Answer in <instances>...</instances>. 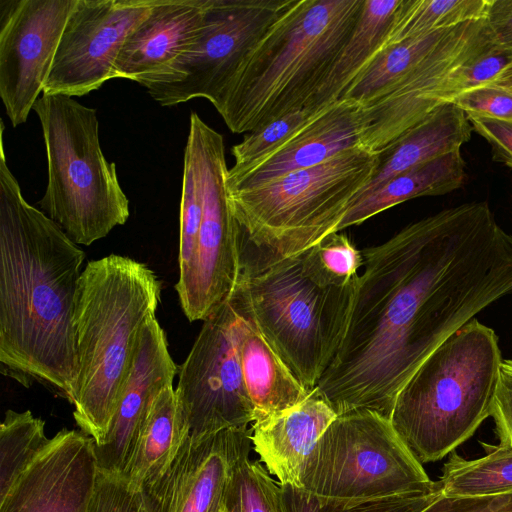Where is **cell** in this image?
I'll return each instance as SVG.
<instances>
[{"label": "cell", "instance_id": "cell-1", "mask_svg": "<svg viewBox=\"0 0 512 512\" xmlns=\"http://www.w3.org/2000/svg\"><path fill=\"white\" fill-rule=\"evenodd\" d=\"M341 346L315 388L338 415L390 420L422 362L482 310L512 294V235L486 202L447 208L362 250Z\"/></svg>", "mask_w": 512, "mask_h": 512}, {"label": "cell", "instance_id": "cell-2", "mask_svg": "<svg viewBox=\"0 0 512 512\" xmlns=\"http://www.w3.org/2000/svg\"><path fill=\"white\" fill-rule=\"evenodd\" d=\"M0 129V364L29 387L71 399L75 298L84 251L29 204L8 167Z\"/></svg>", "mask_w": 512, "mask_h": 512}, {"label": "cell", "instance_id": "cell-3", "mask_svg": "<svg viewBox=\"0 0 512 512\" xmlns=\"http://www.w3.org/2000/svg\"><path fill=\"white\" fill-rule=\"evenodd\" d=\"M161 284L135 259L111 254L83 269L73 313L76 374L70 403L95 446L108 436L143 329L155 317Z\"/></svg>", "mask_w": 512, "mask_h": 512}, {"label": "cell", "instance_id": "cell-4", "mask_svg": "<svg viewBox=\"0 0 512 512\" xmlns=\"http://www.w3.org/2000/svg\"><path fill=\"white\" fill-rule=\"evenodd\" d=\"M365 0H291L212 104L228 129L250 133L308 106L353 32Z\"/></svg>", "mask_w": 512, "mask_h": 512}, {"label": "cell", "instance_id": "cell-5", "mask_svg": "<svg viewBox=\"0 0 512 512\" xmlns=\"http://www.w3.org/2000/svg\"><path fill=\"white\" fill-rule=\"evenodd\" d=\"M382 156L362 145L250 189L228 191L239 226L240 266L301 254L335 233Z\"/></svg>", "mask_w": 512, "mask_h": 512}, {"label": "cell", "instance_id": "cell-6", "mask_svg": "<svg viewBox=\"0 0 512 512\" xmlns=\"http://www.w3.org/2000/svg\"><path fill=\"white\" fill-rule=\"evenodd\" d=\"M502 362L495 331L474 318L406 382L390 421L421 464L444 458L491 417Z\"/></svg>", "mask_w": 512, "mask_h": 512}, {"label": "cell", "instance_id": "cell-7", "mask_svg": "<svg viewBox=\"0 0 512 512\" xmlns=\"http://www.w3.org/2000/svg\"><path fill=\"white\" fill-rule=\"evenodd\" d=\"M357 283L323 285L298 254L262 266L241 265L228 299L312 392L344 339Z\"/></svg>", "mask_w": 512, "mask_h": 512}, {"label": "cell", "instance_id": "cell-8", "mask_svg": "<svg viewBox=\"0 0 512 512\" xmlns=\"http://www.w3.org/2000/svg\"><path fill=\"white\" fill-rule=\"evenodd\" d=\"M46 150L48 181L38 202L77 245H91L129 218L116 165L99 141L94 108L73 97L42 94L35 102Z\"/></svg>", "mask_w": 512, "mask_h": 512}, {"label": "cell", "instance_id": "cell-9", "mask_svg": "<svg viewBox=\"0 0 512 512\" xmlns=\"http://www.w3.org/2000/svg\"><path fill=\"white\" fill-rule=\"evenodd\" d=\"M320 504L361 502L440 488L414 457L391 421L369 410L338 415L300 472L299 487Z\"/></svg>", "mask_w": 512, "mask_h": 512}, {"label": "cell", "instance_id": "cell-10", "mask_svg": "<svg viewBox=\"0 0 512 512\" xmlns=\"http://www.w3.org/2000/svg\"><path fill=\"white\" fill-rule=\"evenodd\" d=\"M291 0H208L195 42L161 72L141 79L161 106L213 104L242 59Z\"/></svg>", "mask_w": 512, "mask_h": 512}, {"label": "cell", "instance_id": "cell-11", "mask_svg": "<svg viewBox=\"0 0 512 512\" xmlns=\"http://www.w3.org/2000/svg\"><path fill=\"white\" fill-rule=\"evenodd\" d=\"M185 148L196 164L202 218L194 276L180 304L189 321H205L228 300L236 285L239 226L228 199L223 136L191 112Z\"/></svg>", "mask_w": 512, "mask_h": 512}, {"label": "cell", "instance_id": "cell-12", "mask_svg": "<svg viewBox=\"0 0 512 512\" xmlns=\"http://www.w3.org/2000/svg\"><path fill=\"white\" fill-rule=\"evenodd\" d=\"M202 328L178 370L181 418L193 440L254 421L238 345L239 314L228 299Z\"/></svg>", "mask_w": 512, "mask_h": 512}, {"label": "cell", "instance_id": "cell-13", "mask_svg": "<svg viewBox=\"0 0 512 512\" xmlns=\"http://www.w3.org/2000/svg\"><path fill=\"white\" fill-rule=\"evenodd\" d=\"M495 43L487 20L462 23L424 61L382 97L363 106L366 127L360 144L380 155L436 108L452 102L458 71Z\"/></svg>", "mask_w": 512, "mask_h": 512}, {"label": "cell", "instance_id": "cell-14", "mask_svg": "<svg viewBox=\"0 0 512 512\" xmlns=\"http://www.w3.org/2000/svg\"><path fill=\"white\" fill-rule=\"evenodd\" d=\"M156 0H78L70 14L42 94L84 96L114 79L130 31Z\"/></svg>", "mask_w": 512, "mask_h": 512}, {"label": "cell", "instance_id": "cell-15", "mask_svg": "<svg viewBox=\"0 0 512 512\" xmlns=\"http://www.w3.org/2000/svg\"><path fill=\"white\" fill-rule=\"evenodd\" d=\"M78 0H0V96L13 127L26 122Z\"/></svg>", "mask_w": 512, "mask_h": 512}, {"label": "cell", "instance_id": "cell-16", "mask_svg": "<svg viewBox=\"0 0 512 512\" xmlns=\"http://www.w3.org/2000/svg\"><path fill=\"white\" fill-rule=\"evenodd\" d=\"M97 472L94 440L64 428L0 499V512H86Z\"/></svg>", "mask_w": 512, "mask_h": 512}, {"label": "cell", "instance_id": "cell-17", "mask_svg": "<svg viewBox=\"0 0 512 512\" xmlns=\"http://www.w3.org/2000/svg\"><path fill=\"white\" fill-rule=\"evenodd\" d=\"M366 127L363 105L330 103L277 150L244 168H229L228 191L250 189L310 168L360 144Z\"/></svg>", "mask_w": 512, "mask_h": 512}, {"label": "cell", "instance_id": "cell-18", "mask_svg": "<svg viewBox=\"0 0 512 512\" xmlns=\"http://www.w3.org/2000/svg\"><path fill=\"white\" fill-rule=\"evenodd\" d=\"M179 368L172 360L166 335L155 317L146 323L123 384L105 443L95 446L98 469L124 474L139 429L156 397L173 386Z\"/></svg>", "mask_w": 512, "mask_h": 512}, {"label": "cell", "instance_id": "cell-19", "mask_svg": "<svg viewBox=\"0 0 512 512\" xmlns=\"http://www.w3.org/2000/svg\"><path fill=\"white\" fill-rule=\"evenodd\" d=\"M231 428L189 436L167 470L142 487L146 512H224Z\"/></svg>", "mask_w": 512, "mask_h": 512}, {"label": "cell", "instance_id": "cell-20", "mask_svg": "<svg viewBox=\"0 0 512 512\" xmlns=\"http://www.w3.org/2000/svg\"><path fill=\"white\" fill-rule=\"evenodd\" d=\"M208 0H156L130 31L120 50L114 78L134 82L164 70L201 33Z\"/></svg>", "mask_w": 512, "mask_h": 512}, {"label": "cell", "instance_id": "cell-21", "mask_svg": "<svg viewBox=\"0 0 512 512\" xmlns=\"http://www.w3.org/2000/svg\"><path fill=\"white\" fill-rule=\"evenodd\" d=\"M336 417L335 411L314 389L298 405L254 421L253 449L279 484L299 487L304 462Z\"/></svg>", "mask_w": 512, "mask_h": 512}, {"label": "cell", "instance_id": "cell-22", "mask_svg": "<svg viewBox=\"0 0 512 512\" xmlns=\"http://www.w3.org/2000/svg\"><path fill=\"white\" fill-rule=\"evenodd\" d=\"M238 345L254 421L290 409L312 393L293 374L256 325L241 314Z\"/></svg>", "mask_w": 512, "mask_h": 512}, {"label": "cell", "instance_id": "cell-23", "mask_svg": "<svg viewBox=\"0 0 512 512\" xmlns=\"http://www.w3.org/2000/svg\"><path fill=\"white\" fill-rule=\"evenodd\" d=\"M472 130L465 112L457 105L449 102L439 106L381 155L376 174L356 202L411 168L460 150L470 140Z\"/></svg>", "mask_w": 512, "mask_h": 512}, {"label": "cell", "instance_id": "cell-24", "mask_svg": "<svg viewBox=\"0 0 512 512\" xmlns=\"http://www.w3.org/2000/svg\"><path fill=\"white\" fill-rule=\"evenodd\" d=\"M466 179L461 150L439 156L392 178L372 193L358 200L346 213L335 233L390 209L423 196L450 193Z\"/></svg>", "mask_w": 512, "mask_h": 512}, {"label": "cell", "instance_id": "cell-25", "mask_svg": "<svg viewBox=\"0 0 512 512\" xmlns=\"http://www.w3.org/2000/svg\"><path fill=\"white\" fill-rule=\"evenodd\" d=\"M188 436L175 389L166 387L152 403L139 429L124 475L142 489L167 470Z\"/></svg>", "mask_w": 512, "mask_h": 512}, {"label": "cell", "instance_id": "cell-26", "mask_svg": "<svg viewBox=\"0 0 512 512\" xmlns=\"http://www.w3.org/2000/svg\"><path fill=\"white\" fill-rule=\"evenodd\" d=\"M401 0H365L357 24L308 106H326L344 92L376 54Z\"/></svg>", "mask_w": 512, "mask_h": 512}, {"label": "cell", "instance_id": "cell-27", "mask_svg": "<svg viewBox=\"0 0 512 512\" xmlns=\"http://www.w3.org/2000/svg\"><path fill=\"white\" fill-rule=\"evenodd\" d=\"M455 28L437 30L378 51L341 99H349L363 106L379 99L434 52Z\"/></svg>", "mask_w": 512, "mask_h": 512}, {"label": "cell", "instance_id": "cell-28", "mask_svg": "<svg viewBox=\"0 0 512 512\" xmlns=\"http://www.w3.org/2000/svg\"><path fill=\"white\" fill-rule=\"evenodd\" d=\"M251 429L231 428L224 512H282L279 486L266 467L251 460Z\"/></svg>", "mask_w": 512, "mask_h": 512}, {"label": "cell", "instance_id": "cell-29", "mask_svg": "<svg viewBox=\"0 0 512 512\" xmlns=\"http://www.w3.org/2000/svg\"><path fill=\"white\" fill-rule=\"evenodd\" d=\"M491 2L492 0H401L377 52L437 30L486 19Z\"/></svg>", "mask_w": 512, "mask_h": 512}, {"label": "cell", "instance_id": "cell-30", "mask_svg": "<svg viewBox=\"0 0 512 512\" xmlns=\"http://www.w3.org/2000/svg\"><path fill=\"white\" fill-rule=\"evenodd\" d=\"M485 455L472 460L453 453L442 468L441 493L474 498L512 492V448L481 443Z\"/></svg>", "mask_w": 512, "mask_h": 512}, {"label": "cell", "instance_id": "cell-31", "mask_svg": "<svg viewBox=\"0 0 512 512\" xmlns=\"http://www.w3.org/2000/svg\"><path fill=\"white\" fill-rule=\"evenodd\" d=\"M45 422L31 411L7 410L0 425V499L48 444Z\"/></svg>", "mask_w": 512, "mask_h": 512}, {"label": "cell", "instance_id": "cell-32", "mask_svg": "<svg viewBox=\"0 0 512 512\" xmlns=\"http://www.w3.org/2000/svg\"><path fill=\"white\" fill-rule=\"evenodd\" d=\"M201 218L202 199L196 164L191 152L185 148L180 202L179 279L175 286L179 301L187 295L194 276Z\"/></svg>", "mask_w": 512, "mask_h": 512}, {"label": "cell", "instance_id": "cell-33", "mask_svg": "<svg viewBox=\"0 0 512 512\" xmlns=\"http://www.w3.org/2000/svg\"><path fill=\"white\" fill-rule=\"evenodd\" d=\"M305 269L323 285L343 287L359 279L364 265L362 250L346 236L332 233L301 253Z\"/></svg>", "mask_w": 512, "mask_h": 512}, {"label": "cell", "instance_id": "cell-34", "mask_svg": "<svg viewBox=\"0 0 512 512\" xmlns=\"http://www.w3.org/2000/svg\"><path fill=\"white\" fill-rule=\"evenodd\" d=\"M278 486L282 512H421L442 494L440 487L432 492L399 495L336 507L320 504L301 488L279 483Z\"/></svg>", "mask_w": 512, "mask_h": 512}, {"label": "cell", "instance_id": "cell-35", "mask_svg": "<svg viewBox=\"0 0 512 512\" xmlns=\"http://www.w3.org/2000/svg\"><path fill=\"white\" fill-rule=\"evenodd\" d=\"M326 106L295 109L250 132L231 148L235 161L232 167H247L277 150Z\"/></svg>", "mask_w": 512, "mask_h": 512}, {"label": "cell", "instance_id": "cell-36", "mask_svg": "<svg viewBox=\"0 0 512 512\" xmlns=\"http://www.w3.org/2000/svg\"><path fill=\"white\" fill-rule=\"evenodd\" d=\"M86 512H146L142 489L124 474L98 469Z\"/></svg>", "mask_w": 512, "mask_h": 512}, {"label": "cell", "instance_id": "cell-37", "mask_svg": "<svg viewBox=\"0 0 512 512\" xmlns=\"http://www.w3.org/2000/svg\"><path fill=\"white\" fill-rule=\"evenodd\" d=\"M512 52L496 44L461 68L452 80V101L461 93L489 84L510 63Z\"/></svg>", "mask_w": 512, "mask_h": 512}, {"label": "cell", "instance_id": "cell-38", "mask_svg": "<svg viewBox=\"0 0 512 512\" xmlns=\"http://www.w3.org/2000/svg\"><path fill=\"white\" fill-rule=\"evenodd\" d=\"M467 116L512 121V92L486 84L458 95L453 101Z\"/></svg>", "mask_w": 512, "mask_h": 512}, {"label": "cell", "instance_id": "cell-39", "mask_svg": "<svg viewBox=\"0 0 512 512\" xmlns=\"http://www.w3.org/2000/svg\"><path fill=\"white\" fill-rule=\"evenodd\" d=\"M491 417L499 444L512 448V359L503 360Z\"/></svg>", "mask_w": 512, "mask_h": 512}, {"label": "cell", "instance_id": "cell-40", "mask_svg": "<svg viewBox=\"0 0 512 512\" xmlns=\"http://www.w3.org/2000/svg\"><path fill=\"white\" fill-rule=\"evenodd\" d=\"M467 118L473 130L490 144L493 159L512 169V121L474 115Z\"/></svg>", "mask_w": 512, "mask_h": 512}, {"label": "cell", "instance_id": "cell-41", "mask_svg": "<svg viewBox=\"0 0 512 512\" xmlns=\"http://www.w3.org/2000/svg\"><path fill=\"white\" fill-rule=\"evenodd\" d=\"M421 512H512V492L474 498L447 497L441 494Z\"/></svg>", "mask_w": 512, "mask_h": 512}, {"label": "cell", "instance_id": "cell-42", "mask_svg": "<svg viewBox=\"0 0 512 512\" xmlns=\"http://www.w3.org/2000/svg\"><path fill=\"white\" fill-rule=\"evenodd\" d=\"M486 20L494 43L512 52V0H492Z\"/></svg>", "mask_w": 512, "mask_h": 512}, {"label": "cell", "instance_id": "cell-43", "mask_svg": "<svg viewBox=\"0 0 512 512\" xmlns=\"http://www.w3.org/2000/svg\"><path fill=\"white\" fill-rule=\"evenodd\" d=\"M489 84L506 88L512 92V62Z\"/></svg>", "mask_w": 512, "mask_h": 512}]
</instances>
